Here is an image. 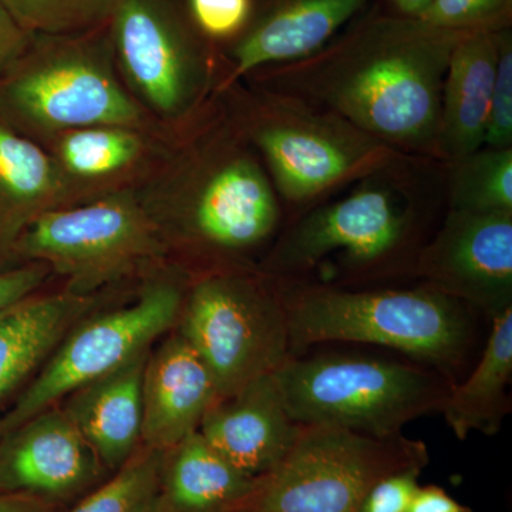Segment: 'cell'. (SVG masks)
<instances>
[{"label": "cell", "instance_id": "cell-4", "mask_svg": "<svg viewBox=\"0 0 512 512\" xmlns=\"http://www.w3.org/2000/svg\"><path fill=\"white\" fill-rule=\"evenodd\" d=\"M272 281L284 303L293 356L320 343H365L396 350L456 384L476 348L478 312L426 285Z\"/></svg>", "mask_w": 512, "mask_h": 512}, {"label": "cell", "instance_id": "cell-26", "mask_svg": "<svg viewBox=\"0 0 512 512\" xmlns=\"http://www.w3.org/2000/svg\"><path fill=\"white\" fill-rule=\"evenodd\" d=\"M163 451L140 446L106 483L67 512H143L161 497Z\"/></svg>", "mask_w": 512, "mask_h": 512}, {"label": "cell", "instance_id": "cell-37", "mask_svg": "<svg viewBox=\"0 0 512 512\" xmlns=\"http://www.w3.org/2000/svg\"><path fill=\"white\" fill-rule=\"evenodd\" d=\"M143 512H174L171 510L170 507H168L167 504L164 503L163 498H158L157 501H154L153 504L150 505V507H147L146 510Z\"/></svg>", "mask_w": 512, "mask_h": 512}, {"label": "cell", "instance_id": "cell-11", "mask_svg": "<svg viewBox=\"0 0 512 512\" xmlns=\"http://www.w3.org/2000/svg\"><path fill=\"white\" fill-rule=\"evenodd\" d=\"M175 328L204 360L221 397L293 357L284 303L258 269L192 275Z\"/></svg>", "mask_w": 512, "mask_h": 512}, {"label": "cell", "instance_id": "cell-33", "mask_svg": "<svg viewBox=\"0 0 512 512\" xmlns=\"http://www.w3.org/2000/svg\"><path fill=\"white\" fill-rule=\"evenodd\" d=\"M30 37L32 35L20 28L0 3V76L22 55Z\"/></svg>", "mask_w": 512, "mask_h": 512}, {"label": "cell", "instance_id": "cell-13", "mask_svg": "<svg viewBox=\"0 0 512 512\" xmlns=\"http://www.w3.org/2000/svg\"><path fill=\"white\" fill-rule=\"evenodd\" d=\"M412 282L488 319L512 308V212H444L417 256Z\"/></svg>", "mask_w": 512, "mask_h": 512}, {"label": "cell", "instance_id": "cell-29", "mask_svg": "<svg viewBox=\"0 0 512 512\" xmlns=\"http://www.w3.org/2000/svg\"><path fill=\"white\" fill-rule=\"evenodd\" d=\"M495 35L497 70L484 146L512 148V30L501 29Z\"/></svg>", "mask_w": 512, "mask_h": 512}, {"label": "cell", "instance_id": "cell-22", "mask_svg": "<svg viewBox=\"0 0 512 512\" xmlns=\"http://www.w3.org/2000/svg\"><path fill=\"white\" fill-rule=\"evenodd\" d=\"M69 205L45 148L0 119V269L12 261L13 245L30 222Z\"/></svg>", "mask_w": 512, "mask_h": 512}, {"label": "cell", "instance_id": "cell-25", "mask_svg": "<svg viewBox=\"0 0 512 512\" xmlns=\"http://www.w3.org/2000/svg\"><path fill=\"white\" fill-rule=\"evenodd\" d=\"M447 210L512 212V148L481 147L444 164Z\"/></svg>", "mask_w": 512, "mask_h": 512}, {"label": "cell", "instance_id": "cell-14", "mask_svg": "<svg viewBox=\"0 0 512 512\" xmlns=\"http://www.w3.org/2000/svg\"><path fill=\"white\" fill-rule=\"evenodd\" d=\"M0 440V493L29 494L60 505L96 487L106 470L60 404Z\"/></svg>", "mask_w": 512, "mask_h": 512}, {"label": "cell", "instance_id": "cell-2", "mask_svg": "<svg viewBox=\"0 0 512 512\" xmlns=\"http://www.w3.org/2000/svg\"><path fill=\"white\" fill-rule=\"evenodd\" d=\"M136 194L168 261L190 275L258 269L286 221L261 157L221 94L175 134Z\"/></svg>", "mask_w": 512, "mask_h": 512}, {"label": "cell", "instance_id": "cell-7", "mask_svg": "<svg viewBox=\"0 0 512 512\" xmlns=\"http://www.w3.org/2000/svg\"><path fill=\"white\" fill-rule=\"evenodd\" d=\"M275 375L295 423L377 439L400 436L410 421L439 413L454 386L413 360L345 353L293 356Z\"/></svg>", "mask_w": 512, "mask_h": 512}, {"label": "cell", "instance_id": "cell-19", "mask_svg": "<svg viewBox=\"0 0 512 512\" xmlns=\"http://www.w3.org/2000/svg\"><path fill=\"white\" fill-rule=\"evenodd\" d=\"M150 350L63 399L62 409L107 471L136 453L143 436V377Z\"/></svg>", "mask_w": 512, "mask_h": 512}, {"label": "cell", "instance_id": "cell-6", "mask_svg": "<svg viewBox=\"0 0 512 512\" xmlns=\"http://www.w3.org/2000/svg\"><path fill=\"white\" fill-rule=\"evenodd\" d=\"M0 119L40 146L76 128H163L121 82L109 25L76 35H32L0 76Z\"/></svg>", "mask_w": 512, "mask_h": 512}, {"label": "cell", "instance_id": "cell-32", "mask_svg": "<svg viewBox=\"0 0 512 512\" xmlns=\"http://www.w3.org/2000/svg\"><path fill=\"white\" fill-rule=\"evenodd\" d=\"M50 276V269L39 262L0 269V311L39 291Z\"/></svg>", "mask_w": 512, "mask_h": 512}, {"label": "cell", "instance_id": "cell-17", "mask_svg": "<svg viewBox=\"0 0 512 512\" xmlns=\"http://www.w3.org/2000/svg\"><path fill=\"white\" fill-rule=\"evenodd\" d=\"M301 427L286 410L275 373H268L220 397L198 431L232 466L258 478L286 456Z\"/></svg>", "mask_w": 512, "mask_h": 512}, {"label": "cell", "instance_id": "cell-36", "mask_svg": "<svg viewBox=\"0 0 512 512\" xmlns=\"http://www.w3.org/2000/svg\"><path fill=\"white\" fill-rule=\"evenodd\" d=\"M430 2L431 0H379L377 3L397 15L420 18L421 13L429 6Z\"/></svg>", "mask_w": 512, "mask_h": 512}, {"label": "cell", "instance_id": "cell-21", "mask_svg": "<svg viewBox=\"0 0 512 512\" xmlns=\"http://www.w3.org/2000/svg\"><path fill=\"white\" fill-rule=\"evenodd\" d=\"M96 303L97 293L77 295L63 289L33 293L0 311V400L46 362Z\"/></svg>", "mask_w": 512, "mask_h": 512}, {"label": "cell", "instance_id": "cell-31", "mask_svg": "<svg viewBox=\"0 0 512 512\" xmlns=\"http://www.w3.org/2000/svg\"><path fill=\"white\" fill-rule=\"evenodd\" d=\"M423 468H410L390 474L370 490L359 512H406L420 487Z\"/></svg>", "mask_w": 512, "mask_h": 512}, {"label": "cell", "instance_id": "cell-28", "mask_svg": "<svg viewBox=\"0 0 512 512\" xmlns=\"http://www.w3.org/2000/svg\"><path fill=\"white\" fill-rule=\"evenodd\" d=\"M420 19L454 32H498L511 28L512 0H431Z\"/></svg>", "mask_w": 512, "mask_h": 512}, {"label": "cell", "instance_id": "cell-35", "mask_svg": "<svg viewBox=\"0 0 512 512\" xmlns=\"http://www.w3.org/2000/svg\"><path fill=\"white\" fill-rule=\"evenodd\" d=\"M59 505L29 494L0 493V512H57Z\"/></svg>", "mask_w": 512, "mask_h": 512}, {"label": "cell", "instance_id": "cell-30", "mask_svg": "<svg viewBox=\"0 0 512 512\" xmlns=\"http://www.w3.org/2000/svg\"><path fill=\"white\" fill-rule=\"evenodd\" d=\"M185 6L201 35L224 46L248 25L254 0H185Z\"/></svg>", "mask_w": 512, "mask_h": 512}, {"label": "cell", "instance_id": "cell-16", "mask_svg": "<svg viewBox=\"0 0 512 512\" xmlns=\"http://www.w3.org/2000/svg\"><path fill=\"white\" fill-rule=\"evenodd\" d=\"M379 0H254L248 25L220 46L224 79L231 84L265 67L315 55Z\"/></svg>", "mask_w": 512, "mask_h": 512}, {"label": "cell", "instance_id": "cell-10", "mask_svg": "<svg viewBox=\"0 0 512 512\" xmlns=\"http://www.w3.org/2000/svg\"><path fill=\"white\" fill-rule=\"evenodd\" d=\"M429 461L426 443L403 434L377 439L340 427L302 426L286 456L256 478L238 512H359L383 478L424 470Z\"/></svg>", "mask_w": 512, "mask_h": 512}, {"label": "cell", "instance_id": "cell-15", "mask_svg": "<svg viewBox=\"0 0 512 512\" xmlns=\"http://www.w3.org/2000/svg\"><path fill=\"white\" fill-rule=\"evenodd\" d=\"M175 134L158 127L96 126L64 131L43 144L70 205L137 191L164 160Z\"/></svg>", "mask_w": 512, "mask_h": 512}, {"label": "cell", "instance_id": "cell-1", "mask_svg": "<svg viewBox=\"0 0 512 512\" xmlns=\"http://www.w3.org/2000/svg\"><path fill=\"white\" fill-rule=\"evenodd\" d=\"M464 35L375 3L315 55L242 80L339 114L400 153L436 160L444 76Z\"/></svg>", "mask_w": 512, "mask_h": 512}, {"label": "cell", "instance_id": "cell-3", "mask_svg": "<svg viewBox=\"0 0 512 512\" xmlns=\"http://www.w3.org/2000/svg\"><path fill=\"white\" fill-rule=\"evenodd\" d=\"M446 211L444 164L403 154L286 221L258 271L342 288L412 281L417 256Z\"/></svg>", "mask_w": 512, "mask_h": 512}, {"label": "cell", "instance_id": "cell-18", "mask_svg": "<svg viewBox=\"0 0 512 512\" xmlns=\"http://www.w3.org/2000/svg\"><path fill=\"white\" fill-rule=\"evenodd\" d=\"M220 397L204 360L175 330L148 355L141 446L163 453L170 450L200 429L205 414Z\"/></svg>", "mask_w": 512, "mask_h": 512}, {"label": "cell", "instance_id": "cell-24", "mask_svg": "<svg viewBox=\"0 0 512 512\" xmlns=\"http://www.w3.org/2000/svg\"><path fill=\"white\" fill-rule=\"evenodd\" d=\"M483 352L470 375L451 387L439 413L458 440L473 431L494 436L511 412L512 308L493 316Z\"/></svg>", "mask_w": 512, "mask_h": 512}, {"label": "cell", "instance_id": "cell-27", "mask_svg": "<svg viewBox=\"0 0 512 512\" xmlns=\"http://www.w3.org/2000/svg\"><path fill=\"white\" fill-rule=\"evenodd\" d=\"M29 35L63 36L109 25L117 0H0Z\"/></svg>", "mask_w": 512, "mask_h": 512}, {"label": "cell", "instance_id": "cell-8", "mask_svg": "<svg viewBox=\"0 0 512 512\" xmlns=\"http://www.w3.org/2000/svg\"><path fill=\"white\" fill-rule=\"evenodd\" d=\"M109 28L121 82L164 130H184L220 94V46L195 28L185 0H117Z\"/></svg>", "mask_w": 512, "mask_h": 512}, {"label": "cell", "instance_id": "cell-34", "mask_svg": "<svg viewBox=\"0 0 512 512\" xmlns=\"http://www.w3.org/2000/svg\"><path fill=\"white\" fill-rule=\"evenodd\" d=\"M406 512H473L467 505L461 504L456 498L440 485H424L417 488Z\"/></svg>", "mask_w": 512, "mask_h": 512}, {"label": "cell", "instance_id": "cell-5", "mask_svg": "<svg viewBox=\"0 0 512 512\" xmlns=\"http://www.w3.org/2000/svg\"><path fill=\"white\" fill-rule=\"evenodd\" d=\"M221 99L261 157L286 221L404 154L339 114L245 80Z\"/></svg>", "mask_w": 512, "mask_h": 512}, {"label": "cell", "instance_id": "cell-9", "mask_svg": "<svg viewBox=\"0 0 512 512\" xmlns=\"http://www.w3.org/2000/svg\"><path fill=\"white\" fill-rule=\"evenodd\" d=\"M15 259L45 264L64 279L66 291L77 295H96L170 264L136 191L43 212L16 239Z\"/></svg>", "mask_w": 512, "mask_h": 512}, {"label": "cell", "instance_id": "cell-20", "mask_svg": "<svg viewBox=\"0 0 512 512\" xmlns=\"http://www.w3.org/2000/svg\"><path fill=\"white\" fill-rule=\"evenodd\" d=\"M497 56L495 32L467 33L454 47L441 90L440 163H453L484 147Z\"/></svg>", "mask_w": 512, "mask_h": 512}, {"label": "cell", "instance_id": "cell-23", "mask_svg": "<svg viewBox=\"0 0 512 512\" xmlns=\"http://www.w3.org/2000/svg\"><path fill=\"white\" fill-rule=\"evenodd\" d=\"M255 481L225 460L200 431L163 454L161 498L174 512H238Z\"/></svg>", "mask_w": 512, "mask_h": 512}, {"label": "cell", "instance_id": "cell-12", "mask_svg": "<svg viewBox=\"0 0 512 512\" xmlns=\"http://www.w3.org/2000/svg\"><path fill=\"white\" fill-rule=\"evenodd\" d=\"M190 274L174 264L144 278L133 302L97 313L69 330L28 389L0 419V439L33 416L57 406L74 390L151 349L177 326Z\"/></svg>", "mask_w": 512, "mask_h": 512}]
</instances>
